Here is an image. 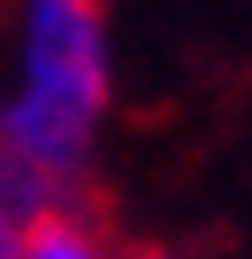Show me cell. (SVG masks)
Wrapping results in <instances>:
<instances>
[{
	"label": "cell",
	"instance_id": "obj_1",
	"mask_svg": "<svg viewBox=\"0 0 252 259\" xmlns=\"http://www.w3.org/2000/svg\"><path fill=\"white\" fill-rule=\"evenodd\" d=\"M116 109V34L103 0H7L0 157L62 198H89Z\"/></svg>",
	"mask_w": 252,
	"mask_h": 259
},
{
	"label": "cell",
	"instance_id": "obj_2",
	"mask_svg": "<svg viewBox=\"0 0 252 259\" xmlns=\"http://www.w3.org/2000/svg\"><path fill=\"white\" fill-rule=\"evenodd\" d=\"M21 259H123V246L109 239L103 211L89 198H68L21 225Z\"/></svg>",
	"mask_w": 252,
	"mask_h": 259
},
{
	"label": "cell",
	"instance_id": "obj_3",
	"mask_svg": "<svg viewBox=\"0 0 252 259\" xmlns=\"http://www.w3.org/2000/svg\"><path fill=\"white\" fill-rule=\"evenodd\" d=\"M0 259H21V225L0 219Z\"/></svg>",
	"mask_w": 252,
	"mask_h": 259
},
{
	"label": "cell",
	"instance_id": "obj_4",
	"mask_svg": "<svg viewBox=\"0 0 252 259\" xmlns=\"http://www.w3.org/2000/svg\"><path fill=\"white\" fill-rule=\"evenodd\" d=\"M123 259H184V252H171V246H143V252H123Z\"/></svg>",
	"mask_w": 252,
	"mask_h": 259
}]
</instances>
